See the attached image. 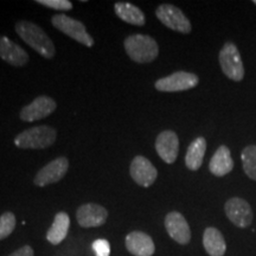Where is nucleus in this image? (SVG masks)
<instances>
[{"label": "nucleus", "instance_id": "ddd939ff", "mask_svg": "<svg viewBox=\"0 0 256 256\" xmlns=\"http://www.w3.org/2000/svg\"><path fill=\"white\" fill-rule=\"evenodd\" d=\"M107 217V209L94 203L83 204L76 212V218L82 228H96V226H104Z\"/></svg>", "mask_w": 256, "mask_h": 256}, {"label": "nucleus", "instance_id": "7ed1b4c3", "mask_svg": "<svg viewBox=\"0 0 256 256\" xmlns=\"http://www.w3.org/2000/svg\"><path fill=\"white\" fill-rule=\"evenodd\" d=\"M56 130L50 126H37L23 130L14 138V145L24 150H42L54 145Z\"/></svg>", "mask_w": 256, "mask_h": 256}, {"label": "nucleus", "instance_id": "aec40b11", "mask_svg": "<svg viewBox=\"0 0 256 256\" xmlns=\"http://www.w3.org/2000/svg\"><path fill=\"white\" fill-rule=\"evenodd\" d=\"M114 11L118 17L122 19L128 24L142 26L146 23V18L144 12L138 6L130 4V2H119L114 5Z\"/></svg>", "mask_w": 256, "mask_h": 256}, {"label": "nucleus", "instance_id": "6ab92c4d", "mask_svg": "<svg viewBox=\"0 0 256 256\" xmlns=\"http://www.w3.org/2000/svg\"><path fill=\"white\" fill-rule=\"evenodd\" d=\"M206 152V138L198 136L188 146L186 156H185V164L191 171H197L203 164L204 156Z\"/></svg>", "mask_w": 256, "mask_h": 256}, {"label": "nucleus", "instance_id": "0eeeda50", "mask_svg": "<svg viewBox=\"0 0 256 256\" xmlns=\"http://www.w3.org/2000/svg\"><path fill=\"white\" fill-rule=\"evenodd\" d=\"M200 82L197 75L188 72H177L166 78H159L156 82L154 87L156 90L165 92H184L194 88Z\"/></svg>", "mask_w": 256, "mask_h": 256}, {"label": "nucleus", "instance_id": "a211bd4d", "mask_svg": "<svg viewBox=\"0 0 256 256\" xmlns=\"http://www.w3.org/2000/svg\"><path fill=\"white\" fill-rule=\"evenodd\" d=\"M203 246L210 256H223L226 252V243L218 229L206 228L203 234Z\"/></svg>", "mask_w": 256, "mask_h": 256}, {"label": "nucleus", "instance_id": "4468645a", "mask_svg": "<svg viewBox=\"0 0 256 256\" xmlns=\"http://www.w3.org/2000/svg\"><path fill=\"white\" fill-rule=\"evenodd\" d=\"M156 150L160 158L168 164H174L179 152V139L174 130H164L156 136Z\"/></svg>", "mask_w": 256, "mask_h": 256}, {"label": "nucleus", "instance_id": "39448f33", "mask_svg": "<svg viewBox=\"0 0 256 256\" xmlns=\"http://www.w3.org/2000/svg\"><path fill=\"white\" fill-rule=\"evenodd\" d=\"M51 23H52L54 28H56L57 30L63 32L66 36L83 44V46L88 48L94 46V40L88 34L84 24H82L81 22L76 20V19L72 17H68L66 14H56L51 18Z\"/></svg>", "mask_w": 256, "mask_h": 256}, {"label": "nucleus", "instance_id": "4be33fe9", "mask_svg": "<svg viewBox=\"0 0 256 256\" xmlns=\"http://www.w3.org/2000/svg\"><path fill=\"white\" fill-rule=\"evenodd\" d=\"M241 160L244 174L252 180H256V145L246 147L242 151Z\"/></svg>", "mask_w": 256, "mask_h": 256}, {"label": "nucleus", "instance_id": "412c9836", "mask_svg": "<svg viewBox=\"0 0 256 256\" xmlns=\"http://www.w3.org/2000/svg\"><path fill=\"white\" fill-rule=\"evenodd\" d=\"M70 226V217L66 212H58L55 216L50 229L46 232V240L51 244L56 246L66 238Z\"/></svg>", "mask_w": 256, "mask_h": 256}, {"label": "nucleus", "instance_id": "dca6fc26", "mask_svg": "<svg viewBox=\"0 0 256 256\" xmlns=\"http://www.w3.org/2000/svg\"><path fill=\"white\" fill-rule=\"evenodd\" d=\"M126 248L134 256H152L156 246L151 236L142 232H132L126 236Z\"/></svg>", "mask_w": 256, "mask_h": 256}, {"label": "nucleus", "instance_id": "f257e3e1", "mask_svg": "<svg viewBox=\"0 0 256 256\" xmlns=\"http://www.w3.org/2000/svg\"><path fill=\"white\" fill-rule=\"evenodd\" d=\"M14 28L18 36L44 58L50 60L55 56L56 49L54 42L37 24L20 20L16 24Z\"/></svg>", "mask_w": 256, "mask_h": 256}, {"label": "nucleus", "instance_id": "1a4fd4ad", "mask_svg": "<svg viewBox=\"0 0 256 256\" xmlns=\"http://www.w3.org/2000/svg\"><path fill=\"white\" fill-rule=\"evenodd\" d=\"M69 168V160L66 156H60L37 172L34 177V185L44 188L48 185L57 183L66 176Z\"/></svg>", "mask_w": 256, "mask_h": 256}, {"label": "nucleus", "instance_id": "bb28decb", "mask_svg": "<svg viewBox=\"0 0 256 256\" xmlns=\"http://www.w3.org/2000/svg\"><path fill=\"white\" fill-rule=\"evenodd\" d=\"M254 4H255V5H256V0H254Z\"/></svg>", "mask_w": 256, "mask_h": 256}, {"label": "nucleus", "instance_id": "9b49d317", "mask_svg": "<svg viewBox=\"0 0 256 256\" xmlns=\"http://www.w3.org/2000/svg\"><path fill=\"white\" fill-rule=\"evenodd\" d=\"M57 104L55 100L49 96H38L31 102L30 104L25 106L20 110V119L26 122H34V121L44 119L54 113Z\"/></svg>", "mask_w": 256, "mask_h": 256}, {"label": "nucleus", "instance_id": "423d86ee", "mask_svg": "<svg viewBox=\"0 0 256 256\" xmlns=\"http://www.w3.org/2000/svg\"><path fill=\"white\" fill-rule=\"evenodd\" d=\"M156 18L171 30L180 34H190L191 23L180 8L171 4L160 5L156 11Z\"/></svg>", "mask_w": 256, "mask_h": 256}, {"label": "nucleus", "instance_id": "a878e982", "mask_svg": "<svg viewBox=\"0 0 256 256\" xmlns=\"http://www.w3.org/2000/svg\"><path fill=\"white\" fill-rule=\"evenodd\" d=\"M8 256H34V252L30 246H24V247L17 249Z\"/></svg>", "mask_w": 256, "mask_h": 256}, {"label": "nucleus", "instance_id": "b1692460", "mask_svg": "<svg viewBox=\"0 0 256 256\" xmlns=\"http://www.w3.org/2000/svg\"><path fill=\"white\" fill-rule=\"evenodd\" d=\"M37 2L46 8L58 10V11H69L72 8V4L68 0H37Z\"/></svg>", "mask_w": 256, "mask_h": 256}, {"label": "nucleus", "instance_id": "f03ea898", "mask_svg": "<svg viewBox=\"0 0 256 256\" xmlns=\"http://www.w3.org/2000/svg\"><path fill=\"white\" fill-rule=\"evenodd\" d=\"M124 50L136 63L153 62L159 55V46L154 38L147 34H132L124 40Z\"/></svg>", "mask_w": 256, "mask_h": 256}, {"label": "nucleus", "instance_id": "2eb2a0df", "mask_svg": "<svg viewBox=\"0 0 256 256\" xmlns=\"http://www.w3.org/2000/svg\"><path fill=\"white\" fill-rule=\"evenodd\" d=\"M0 58L14 66H24L28 62L26 51L6 36H0Z\"/></svg>", "mask_w": 256, "mask_h": 256}, {"label": "nucleus", "instance_id": "f8f14e48", "mask_svg": "<svg viewBox=\"0 0 256 256\" xmlns=\"http://www.w3.org/2000/svg\"><path fill=\"white\" fill-rule=\"evenodd\" d=\"M165 228L174 241L179 244H188L191 240V230L185 217L180 212L172 211L165 217Z\"/></svg>", "mask_w": 256, "mask_h": 256}, {"label": "nucleus", "instance_id": "393cba45", "mask_svg": "<svg viewBox=\"0 0 256 256\" xmlns=\"http://www.w3.org/2000/svg\"><path fill=\"white\" fill-rule=\"evenodd\" d=\"M95 256H110V244L107 240H96L92 246Z\"/></svg>", "mask_w": 256, "mask_h": 256}, {"label": "nucleus", "instance_id": "f3484780", "mask_svg": "<svg viewBox=\"0 0 256 256\" xmlns=\"http://www.w3.org/2000/svg\"><path fill=\"white\" fill-rule=\"evenodd\" d=\"M232 168L234 160L230 150L226 146H220L209 162L210 172L216 177H223L230 174Z\"/></svg>", "mask_w": 256, "mask_h": 256}, {"label": "nucleus", "instance_id": "20e7f679", "mask_svg": "<svg viewBox=\"0 0 256 256\" xmlns=\"http://www.w3.org/2000/svg\"><path fill=\"white\" fill-rule=\"evenodd\" d=\"M220 64L226 78L240 82L244 78V66L238 46L234 43H226L220 51Z\"/></svg>", "mask_w": 256, "mask_h": 256}, {"label": "nucleus", "instance_id": "6e6552de", "mask_svg": "<svg viewBox=\"0 0 256 256\" xmlns=\"http://www.w3.org/2000/svg\"><path fill=\"white\" fill-rule=\"evenodd\" d=\"M224 211L230 222L238 228H248L254 218L248 202L238 197L230 198L224 206Z\"/></svg>", "mask_w": 256, "mask_h": 256}, {"label": "nucleus", "instance_id": "9d476101", "mask_svg": "<svg viewBox=\"0 0 256 256\" xmlns=\"http://www.w3.org/2000/svg\"><path fill=\"white\" fill-rule=\"evenodd\" d=\"M130 177L138 185L148 188L158 177V171L148 159L142 156H136L130 162Z\"/></svg>", "mask_w": 256, "mask_h": 256}, {"label": "nucleus", "instance_id": "5701e85b", "mask_svg": "<svg viewBox=\"0 0 256 256\" xmlns=\"http://www.w3.org/2000/svg\"><path fill=\"white\" fill-rule=\"evenodd\" d=\"M16 228V216L11 211H6L0 216V241L8 238Z\"/></svg>", "mask_w": 256, "mask_h": 256}]
</instances>
